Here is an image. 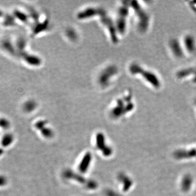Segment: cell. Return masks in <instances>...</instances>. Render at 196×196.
<instances>
[{"label":"cell","mask_w":196,"mask_h":196,"mask_svg":"<svg viewBox=\"0 0 196 196\" xmlns=\"http://www.w3.org/2000/svg\"><path fill=\"white\" fill-rule=\"evenodd\" d=\"M1 25L6 28H10L15 27L18 22L12 13H5V15L0 21Z\"/></svg>","instance_id":"8"},{"label":"cell","mask_w":196,"mask_h":196,"mask_svg":"<svg viewBox=\"0 0 196 196\" xmlns=\"http://www.w3.org/2000/svg\"><path fill=\"white\" fill-rule=\"evenodd\" d=\"M15 47L18 53V57H19L21 55L25 53L27 50V43L25 38L22 36L18 37L15 40Z\"/></svg>","instance_id":"10"},{"label":"cell","mask_w":196,"mask_h":196,"mask_svg":"<svg viewBox=\"0 0 196 196\" xmlns=\"http://www.w3.org/2000/svg\"><path fill=\"white\" fill-rule=\"evenodd\" d=\"M27 65L31 66H37L41 64V60L38 56L26 51L19 57Z\"/></svg>","instance_id":"7"},{"label":"cell","mask_w":196,"mask_h":196,"mask_svg":"<svg viewBox=\"0 0 196 196\" xmlns=\"http://www.w3.org/2000/svg\"><path fill=\"white\" fill-rule=\"evenodd\" d=\"M37 104L35 101L32 99L26 101L22 104V110L27 113H30L35 110Z\"/></svg>","instance_id":"11"},{"label":"cell","mask_w":196,"mask_h":196,"mask_svg":"<svg viewBox=\"0 0 196 196\" xmlns=\"http://www.w3.org/2000/svg\"><path fill=\"white\" fill-rule=\"evenodd\" d=\"M129 71L131 75L140 76L149 88L155 91L160 90L162 82L158 74L151 69H148L137 63H132L129 66Z\"/></svg>","instance_id":"1"},{"label":"cell","mask_w":196,"mask_h":196,"mask_svg":"<svg viewBox=\"0 0 196 196\" xmlns=\"http://www.w3.org/2000/svg\"><path fill=\"white\" fill-rule=\"evenodd\" d=\"M10 126V123L9 119L5 117H0V127L2 129H8Z\"/></svg>","instance_id":"12"},{"label":"cell","mask_w":196,"mask_h":196,"mask_svg":"<svg viewBox=\"0 0 196 196\" xmlns=\"http://www.w3.org/2000/svg\"><path fill=\"white\" fill-rule=\"evenodd\" d=\"M5 12L3 10L0 8V21L3 18L4 15H5Z\"/></svg>","instance_id":"13"},{"label":"cell","mask_w":196,"mask_h":196,"mask_svg":"<svg viewBox=\"0 0 196 196\" xmlns=\"http://www.w3.org/2000/svg\"><path fill=\"white\" fill-rule=\"evenodd\" d=\"M130 6L135 14H136L138 30L142 33L145 32L149 27L151 23L150 15L146 12L141 5L137 4V2H132Z\"/></svg>","instance_id":"2"},{"label":"cell","mask_w":196,"mask_h":196,"mask_svg":"<svg viewBox=\"0 0 196 196\" xmlns=\"http://www.w3.org/2000/svg\"><path fill=\"white\" fill-rule=\"evenodd\" d=\"M130 7V4L125 3L123 4L118 9L115 25L117 31L120 35H124L126 32Z\"/></svg>","instance_id":"3"},{"label":"cell","mask_w":196,"mask_h":196,"mask_svg":"<svg viewBox=\"0 0 196 196\" xmlns=\"http://www.w3.org/2000/svg\"><path fill=\"white\" fill-rule=\"evenodd\" d=\"M13 15L15 17V19L18 22H20L24 24H27L29 22L30 18L28 13L24 12L20 9L16 8L12 12Z\"/></svg>","instance_id":"9"},{"label":"cell","mask_w":196,"mask_h":196,"mask_svg":"<svg viewBox=\"0 0 196 196\" xmlns=\"http://www.w3.org/2000/svg\"><path fill=\"white\" fill-rule=\"evenodd\" d=\"M1 22H0V27H1Z\"/></svg>","instance_id":"14"},{"label":"cell","mask_w":196,"mask_h":196,"mask_svg":"<svg viewBox=\"0 0 196 196\" xmlns=\"http://www.w3.org/2000/svg\"><path fill=\"white\" fill-rule=\"evenodd\" d=\"M181 44L185 55L188 56L196 54V37L192 34L187 33L180 39Z\"/></svg>","instance_id":"4"},{"label":"cell","mask_w":196,"mask_h":196,"mask_svg":"<svg viewBox=\"0 0 196 196\" xmlns=\"http://www.w3.org/2000/svg\"><path fill=\"white\" fill-rule=\"evenodd\" d=\"M168 44L170 52L174 57L176 59H181L186 56L180 40L176 38L172 39Z\"/></svg>","instance_id":"6"},{"label":"cell","mask_w":196,"mask_h":196,"mask_svg":"<svg viewBox=\"0 0 196 196\" xmlns=\"http://www.w3.org/2000/svg\"><path fill=\"white\" fill-rule=\"evenodd\" d=\"M0 49L7 55L12 57H18L14 40L9 37H4L1 40Z\"/></svg>","instance_id":"5"}]
</instances>
